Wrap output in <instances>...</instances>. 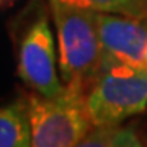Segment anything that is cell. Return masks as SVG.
Masks as SVG:
<instances>
[{"mask_svg": "<svg viewBox=\"0 0 147 147\" xmlns=\"http://www.w3.org/2000/svg\"><path fill=\"white\" fill-rule=\"evenodd\" d=\"M87 92L88 87L82 82H67L54 96H42L36 92L25 95L31 124V146H79L93 127Z\"/></svg>", "mask_w": 147, "mask_h": 147, "instance_id": "obj_1", "label": "cell"}, {"mask_svg": "<svg viewBox=\"0 0 147 147\" xmlns=\"http://www.w3.org/2000/svg\"><path fill=\"white\" fill-rule=\"evenodd\" d=\"M49 7L57 30V62L64 84L82 82L90 88L103 59L96 11L67 0H49Z\"/></svg>", "mask_w": 147, "mask_h": 147, "instance_id": "obj_2", "label": "cell"}, {"mask_svg": "<svg viewBox=\"0 0 147 147\" xmlns=\"http://www.w3.org/2000/svg\"><path fill=\"white\" fill-rule=\"evenodd\" d=\"M93 126L121 124L147 108V69L126 64L106 65L87 92Z\"/></svg>", "mask_w": 147, "mask_h": 147, "instance_id": "obj_3", "label": "cell"}, {"mask_svg": "<svg viewBox=\"0 0 147 147\" xmlns=\"http://www.w3.org/2000/svg\"><path fill=\"white\" fill-rule=\"evenodd\" d=\"M56 49L46 15H39L25 30L18 46V75L42 96H54L62 90L56 70Z\"/></svg>", "mask_w": 147, "mask_h": 147, "instance_id": "obj_4", "label": "cell"}, {"mask_svg": "<svg viewBox=\"0 0 147 147\" xmlns=\"http://www.w3.org/2000/svg\"><path fill=\"white\" fill-rule=\"evenodd\" d=\"M103 47L101 67L126 64L147 69V20L96 11Z\"/></svg>", "mask_w": 147, "mask_h": 147, "instance_id": "obj_5", "label": "cell"}, {"mask_svg": "<svg viewBox=\"0 0 147 147\" xmlns=\"http://www.w3.org/2000/svg\"><path fill=\"white\" fill-rule=\"evenodd\" d=\"M28 146H31V124L25 98L0 106V147Z\"/></svg>", "mask_w": 147, "mask_h": 147, "instance_id": "obj_6", "label": "cell"}, {"mask_svg": "<svg viewBox=\"0 0 147 147\" xmlns=\"http://www.w3.org/2000/svg\"><path fill=\"white\" fill-rule=\"evenodd\" d=\"M79 146L84 147H139L142 146L139 136L132 127H124L119 124H110V126H93L90 132L82 139Z\"/></svg>", "mask_w": 147, "mask_h": 147, "instance_id": "obj_7", "label": "cell"}, {"mask_svg": "<svg viewBox=\"0 0 147 147\" xmlns=\"http://www.w3.org/2000/svg\"><path fill=\"white\" fill-rule=\"evenodd\" d=\"M77 5L115 15L147 20V0H67Z\"/></svg>", "mask_w": 147, "mask_h": 147, "instance_id": "obj_8", "label": "cell"}]
</instances>
